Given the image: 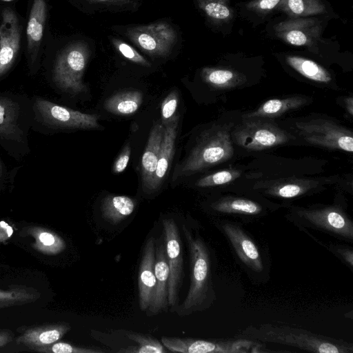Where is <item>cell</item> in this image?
Returning a JSON list of instances; mask_svg holds the SVG:
<instances>
[{
	"instance_id": "obj_1",
	"label": "cell",
	"mask_w": 353,
	"mask_h": 353,
	"mask_svg": "<svg viewBox=\"0 0 353 353\" xmlns=\"http://www.w3.org/2000/svg\"><path fill=\"white\" fill-rule=\"evenodd\" d=\"M182 230L189 252L190 283L187 296L176 312L179 316H187L210 308L216 299V293L209 246L199 232L194 233L185 225Z\"/></svg>"
},
{
	"instance_id": "obj_2",
	"label": "cell",
	"mask_w": 353,
	"mask_h": 353,
	"mask_svg": "<svg viewBox=\"0 0 353 353\" xmlns=\"http://www.w3.org/2000/svg\"><path fill=\"white\" fill-rule=\"evenodd\" d=\"M235 337L295 347L309 352H353L351 342L278 323L250 325L241 330Z\"/></svg>"
},
{
	"instance_id": "obj_3",
	"label": "cell",
	"mask_w": 353,
	"mask_h": 353,
	"mask_svg": "<svg viewBox=\"0 0 353 353\" xmlns=\"http://www.w3.org/2000/svg\"><path fill=\"white\" fill-rule=\"evenodd\" d=\"M215 225L223 234L232 254L250 279L256 284L267 283L271 269L268 248L250 233L242 223L223 219Z\"/></svg>"
},
{
	"instance_id": "obj_4",
	"label": "cell",
	"mask_w": 353,
	"mask_h": 353,
	"mask_svg": "<svg viewBox=\"0 0 353 353\" xmlns=\"http://www.w3.org/2000/svg\"><path fill=\"white\" fill-rule=\"evenodd\" d=\"M286 218L302 232L315 230L353 243V221L342 205L293 207Z\"/></svg>"
},
{
	"instance_id": "obj_5",
	"label": "cell",
	"mask_w": 353,
	"mask_h": 353,
	"mask_svg": "<svg viewBox=\"0 0 353 353\" xmlns=\"http://www.w3.org/2000/svg\"><path fill=\"white\" fill-rule=\"evenodd\" d=\"M231 125H214L203 132L195 146L176 169L173 180L189 176L231 159L234 148Z\"/></svg>"
},
{
	"instance_id": "obj_6",
	"label": "cell",
	"mask_w": 353,
	"mask_h": 353,
	"mask_svg": "<svg viewBox=\"0 0 353 353\" xmlns=\"http://www.w3.org/2000/svg\"><path fill=\"white\" fill-rule=\"evenodd\" d=\"M165 347L176 353H260L265 350L263 343L243 338L196 339L162 336Z\"/></svg>"
},
{
	"instance_id": "obj_7",
	"label": "cell",
	"mask_w": 353,
	"mask_h": 353,
	"mask_svg": "<svg viewBox=\"0 0 353 353\" xmlns=\"http://www.w3.org/2000/svg\"><path fill=\"white\" fill-rule=\"evenodd\" d=\"M90 57V49L83 41L68 46L57 58L53 80L62 90L77 94L86 90L83 75Z\"/></svg>"
},
{
	"instance_id": "obj_8",
	"label": "cell",
	"mask_w": 353,
	"mask_h": 353,
	"mask_svg": "<svg viewBox=\"0 0 353 353\" xmlns=\"http://www.w3.org/2000/svg\"><path fill=\"white\" fill-rule=\"evenodd\" d=\"M233 141L250 150H261L288 142L295 138L276 125L252 119H245L232 131Z\"/></svg>"
},
{
	"instance_id": "obj_9",
	"label": "cell",
	"mask_w": 353,
	"mask_h": 353,
	"mask_svg": "<svg viewBox=\"0 0 353 353\" xmlns=\"http://www.w3.org/2000/svg\"><path fill=\"white\" fill-rule=\"evenodd\" d=\"M298 134L306 142L348 152L353 151L352 132L327 119H312L295 124Z\"/></svg>"
},
{
	"instance_id": "obj_10",
	"label": "cell",
	"mask_w": 353,
	"mask_h": 353,
	"mask_svg": "<svg viewBox=\"0 0 353 353\" xmlns=\"http://www.w3.org/2000/svg\"><path fill=\"white\" fill-rule=\"evenodd\" d=\"M126 35L143 52L157 57L168 56L177 41L175 29L165 21L130 27Z\"/></svg>"
},
{
	"instance_id": "obj_11",
	"label": "cell",
	"mask_w": 353,
	"mask_h": 353,
	"mask_svg": "<svg viewBox=\"0 0 353 353\" xmlns=\"http://www.w3.org/2000/svg\"><path fill=\"white\" fill-rule=\"evenodd\" d=\"M34 111L40 121L51 128L61 129H97L99 116L74 110L42 98L34 101Z\"/></svg>"
},
{
	"instance_id": "obj_12",
	"label": "cell",
	"mask_w": 353,
	"mask_h": 353,
	"mask_svg": "<svg viewBox=\"0 0 353 353\" xmlns=\"http://www.w3.org/2000/svg\"><path fill=\"white\" fill-rule=\"evenodd\" d=\"M163 223L168 264L169 281L168 299L169 307H175L179 299V293L184 276L182 242L179 228L172 219H165Z\"/></svg>"
},
{
	"instance_id": "obj_13",
	"label": "cell",
	"mask_w": 353,
	"mask_h": 353,
	"mask_svg": "<svg viewBox=\"0 0 353 353\" xmlns=\"http://www.w3.org/2000/svg\"><path fill=\"white\" fill-rule=\"evenodd\" d=\"M322 21L317 17H301L281 21L274 26V34L284 42L311 49L317 47L323 32Z\"/></svg>"
},
{
	"instance_id": "obj_14",
	"label": "cell",
	"mask_w": 353,
	"mask_h": 353,
	"mask_svg": "<svg viewBox=\"0 0 353 353\" xmlns=\"http://www.w3.org/2000/svg\"><path fill=\"white\" fill-rule=\"evenodd\" d=\"M209 208L215 215L237 219L242 223L260 219L268 214L266 206L259 201L234 196L220 197L211 202Z\"/></svg>"
},
{
	"instance_id": "obj_15",
	"label": "cell",
	"mask_w": 353,
	"mask_h": 353,
	"mask_svg": "<svg viewBox=\"0 0 353 353\" xmlns=\"http://www.w3.org/2000/svg\"><path fill=\"white\" fill-rule=\"evenodd\" d=\"M21 41V28L14 12L6 8L2 12L0 25V77L5 74L15 61Z\"/></svg>"
},
{
	"instance_id": "obj_16",
	"label": "cell",
	"mask_w": 353,
	"mask_h": 353,
	"mask_svg": "<svg viewBox=\"0 0 353 353\" xmlns=\"http://www.w3.org/2000/svg\"><path fill=\"white\" fill-rule=\"evenodd\" d=\"M155 242L154 236L146 241L138 274L139 304L141 311H147L152 302L156 288L154 274Z\"/></svg>"
},
{
	"instance_id": "obj_17",
	"label": "cell",
	"mask_w": 353,
	"mask_h": 353,
	"mask_svg": "<svg viewBox=\"0 0 353 353\" xmlns=\"http://www.w3.org/2000/svg\"><path fill=\"white\" fill-rule=\"evenodd\" d=\"M169 268L167 260L165 245L163 234L155 242L154 274L156 288L152 302L148 310L152 314L168 311V289Z\"/></svg>"
},
{
	"instance_id": "obj_18",
	"label": "cell",
	"mask_w": 353,
	"mask_h": 353,
	"mask_svg": "<svg viewBox=\"0 0 353 353\" xmlns=\"http://www.w3.org/2000/svg\"><path fill=\"white\" fill-rule=\"evenodd\" d=\"M70 328V324L65 322L45 323L30 327L17 337L16 342L34 351L59 341Z\"/></svg>"
},
{
	"instance_id": "obj_19",
	"label": "cell",
	"mask_w": 353,
	"mask_h": 353,
	"mask_svg": "<svg viewBox=\"0 0 353 353\" xmlns=\"http://www.w3.org/2000/svg\"><path fill=\"white\" fill-rule=\"evenodd\" d=\"M179 120V115H174L170 121L163 125V139L151 192L157 191L161 186L170 169L174 154Z\"/></svg>"
},
{
	"instance_id": "obj_20",
	"label": "cell",
	"mask_w": 353,
	"mask_h": 353,
	"mask_svg": "<svg viewBox=\"0 0 353 353\" xmlns=\"http://www.w3.org/2000/svg\"><path fill=\"white\" fill-rule=\"evenodd\" d=\"M163 134V125L156 121L150 132L148 143L142 155L141 174L143 188L145 192H151L154 176Z\"/></svg>"
},
{
	"instance_id": "obj_21",
	"label": "cell",
	"mask_w": 353,
	"mask_h": 353,
	"mask_svg": "<svg viewBox=\"0 0 353 353\" xmlns=\"http://www.w3.org/2000/svg\"><path fill=\"white\" fill-rule=\"evenodd\" d=\"M21 113L17 101L10 97L0 95V139L21 141L23 135Z\"/></svg>"
},
{
	"instance_id": "obj_22",
	"label": "cell",
	"mask_w": 353,
	"mask_h": 353,
	"mask_svg": "<svg viewBox=\"0 0 353 353\" xmlns=\"http://www.w3.org/2000/svg\"><path fill=\"white\" fill-rule=\"evenodd\" d=\"M46 0H34L27 25L26 34L28 51L32 62L34 61L37 52L42 39L46 19Z\"/></svg>"
},
{
	"instance_id": "obj_23",
	"label": "cell",
	"mask_w": 353,
	"mask_h": 353,
	"mask_svg": "<svg viewBox=\"0 0 353 353\" xmlns=\"http://www.w3.org/2000/svg\"><path fill=\"white\" fill-rule=\"evenodd\" d=\"M201 10L216 28L231 27L234 20V11L231 0H196Z\"/></svg>"
},
{
	"instance_id": "obj_24",
	"label": "cell",
	"mask_w": 353,
	"mask_h": 353,
	"mask_svg": "<svg viewBox=\"0 0 353 353\" xmlns=\"http://www.w3.org/2000/svg\"><path fill=\"white\" fill-rule=\"evenodd\" d=\"M307 99L300 96H292L284 99H270L263 103L255 111L243 115L245 119L274 118L286 112L304 105Z\"/></svg>"
},
{
	"instance_id": "obj_25",
	"label": "cell",
	"mask_w": 353,
	"mask_h": 353,
	"mask_svg": "<svg viewBox=\"0 0 353 353\" xmlns=\"http://www.w3.org/2000/svg\"><path fill=\"white\" fill-rule=\"evenodd\" d=\"M26 232L34 239L33 249L46 255H57L66 247L65 241L55 232L39 226H32Z\"/></svg>"
},
{
	"instance_id": "obj_26",
	"label": "cell",
	"mask_w": 353,
	"mask_h": 353,
	"mask_svg": "<svg viewBox=\"0 0 353 353\" xmlns=\"http://www.w3.org/2000/svg\"><path fill=\"white\" fill-rule=\"evenodd\" d=\"M277 11L291 19L316 17L329 12L323 0H283Z\"/></svg>"
},
{
	"instance_id": "obj_27",
	"label": "cell",
	"mask_w": 353,
	"mask_h": 353,
	"mask_svg": "<svg viewBox=\"0 0 353 353\" xmlns=\"http://www.w3.org/2000/svg\"><path fill=\"white\" fill-rule=\"evenodd\" d=\"M142 92L137 90L119 92L108 99L104 108L117 115H130L137 111L142 103Z\"/></svg>"
},
{
	"instance_id": "obj_28",
	"label": "cell",
	"mask_w": 353,
	"mask_h": 353,
	"mask_svg": "<svg viewBox=\"0 0 353 353\" xmlns=\"http://www.w3.org/2000/svg\"><path fill=\"white\" fill-rule=\"evenodd\" d=\"M134 208V201L127 196L109 195L101 203L103 218L114 225L130 216Z\"/></svg>"
},
{
	"instance_id": "obj_29",
	"label": "cell",
	"mask_w": 353,
	"mask_h": 353,
	"mask_svg": "<svg viewBox=\"0 0 353 353\" xmlns=\"http://www.w3.org/2000/svg\"><path fill=\"white\" fill-rule=\"evenodd\" d=\"M201 76L203 81L212 87L219 89H229L241 85L246 77L239 72L223 68H205Z\"/></svg>"
},
{
	"instance_id": "obj_30",
	"label": "cell",
	"mask_w": 353,
	"mask_h": 353,
	"mask_svg": "<svg viewBox=\"0 0 353 353\" xmlns=\"http://www.w3.org/2000/svg\"><path fill=\"white\" fill-rule=\"evenodd\" d=\"M286 62L292 68L311 81L327 83L332 80L330 72L312 60L296 55H288Z\"/></svg>"
},
{
	"instance_id": "obj_31",
	"label": "cell",
	"mask_w": 353,
	"mask_h": 353,
	"mask_svg": "<svg viewBox=\"0 0 353 353\" xmlns=\"http://www.w3.org/2000/svg\"><path fill=\"white\" fill-rule=\"evenodd\" d=\"M40 296V292L32 287L11 285L9 290H0V309L34 303Z\"/></svg>"
},
{
	"instance_id": "obj_32",
	"label": "cell",
	"mask_w": 353,
	"mask_h": 353,
	"mask_svg": "<svg viewBox=\"0 0 353 353\" xmlns=\"http://www.w3.org/2000/svg\"><path fill=\"white\" fill-rule=\"evenodd\" d=\"M283 0H250L241 6V15L248 20L261 22L275 11Z\"/></svg>"
},
{
	"instance_id": "obj_33",
	"label": "cell",
	"mask_w": 353,
	"mask_h": 353,
	"mask_svg": "<svg viewBox=\"0 0 353 353\" xmlns=\"http://www.w3.org/2000/svg\"><path fill=\"white\" fill-rule=\"evenodd\" d=\"M125 335L130 340L135 341L138 345L122 349L119 350L120 352L165 353L167 352L162 343L150 335L133 332H128Z\"/></svg>"
},
{
	"instance_id": "obj_34",
	"label": "cell",
	"mask_w": 353,
	"mask_h": 353,
	"mask_svg": "<svg viewBox=\"0 0 353 353\" xmlns=\"http://www.w3.org/2000/svg\"><path fill=\"white\" fill-rule=\"evenodd\" d=\"M311 186L299 183H288L274 185L268 189L265 192L274 197L291 199L304 195L310 190Z\"/></svg>"
},
{
	"instance_id": "obj_35",
	"label": "cell",
	"mask_w": 353,
	"mask_h": 353,
	"mask_svg": "<svg viewBox=\"0 0 353 353\" xmlns=\"http://www.w3.org/2000/svg\"><path fill=\"white\" fill-rule=\"evenodd\" d=\"M304 232L341 260L351 271L353 270V248L351 246L341 243H326L314 237L310 232Z\"/></svg>"
},
{
	"instance_id": "obj_36",
	"label": "cell",
	"mask_w": 353,
	"mask_h": 353,
	"mask_svg": "<svg viewBox=\"0 0 353 353\" xmlns=\"http://www.w3.org/2000/svg\"><path fill=\"white\" fill-rule=\"evenodd\" d=\"M240 175L241 172L236 170H221L201 178L196 185L200 188L221 185L233 181Z\"/></svg>"
},
{
	"instance_id": "obj_37",
	"label": "cell",
	"mask_w": 353,
	"mask_h": 353,
	"mask_svg": "<svg viewBox=\"0 0 353 353\" xmlns=\"http://www.w3.org/2000/svg\"><path fill=\"white\" fill-rule=\"evenodd\" d=\"M41 353H103V350L90 348L88 347L76 346L72 344L57 341L47 346L34 350Z\"/></svg>"
},
{
	"instance_id": "obj_38",
	"label": "cell",
	"mask_w": 353,
	"mask_h": 353,
	"mask_svg": "<svg viewBox=\"0 0 353 353\" xmlns=\"http://www.w3.org/2000/svg\"><path fill=\"white\" fill-rule=\"evenodd\" d=\"M111 41L117 50L125 59L139 65L150 66V62L130 44L117 38H112Z\"/></svg>"
},
{
	"instance_id": "obj_39",
	"label": "cell",
	"mask_w": 353,
	"mask_h": 353,
	"mask_svg": "<svg viewBox=\"0 0 353 353\" xmlns=\"http://www.w3.org/2000/svg\"><path fill=\"white\" fill-rule=\"evenodd\" d=\"M179 101V94L176 90L172 91L162 101L161 113L162 124L165 125L175 115Z\"/></svg>"
},
{
	"instance_id": "obj_40",
	"label": "cell",
	"mask_w": 353,
	"mask_h": 353,
	"mask_svg": "<svg viewBox=\"0 0 353 353\" xmlns=\"http://www.w3.org/2000/svg\"><path fill=\"white\" fill-rule=\"evenodd\" d=\"M89 3L99 5L107 8H129L134 6L138 0H84Z\"/></svg>"
},
{
	"instance_id": "obj_41",
	"label": "cell",
	"mask_w": 353,
	"mask_h": 353,
	"mask_svg": "<svg viewBox=\"0 0 353 353\" xmlns=\"http://www.w3.org/2000/svg\"><path fill=\"white\" fill-rule=\"evenodd\" d=\"M130 146L129 145H125L114 161L112 168L114 173H121L125 170L130 160Z\"/></svg>"
},
{
	"instance_id": "obj_42",
	"label": "cell",
	"mask_w": 353,
	"mask_h": 353,
	"mask_svg": "<svg viewBox=\"0 0 353 353\" xmlns=\"http://www.w3.org/2000/svg\"><path fill=\"white\" fill-rule=\"evenodd\" d=\"M14 334L9 330L0 329V347H3L13 340Z\"/></svg>"
},
{
	"instance_id": "obj_43",
	"label": "cell",
	"mask_w": 353,
	"mask_h": 353,
	"mask_svg": "<svg viewBox=\"0 0 353 353\" xmlns=\"http://www.w3.org/2000/svg\"><path fill=\"white\" fill-rule=\"evenodd\" d=\"M2 172H3V169H2V165H1V163L0 162V179L2 176Z\"/></svg>"
},
{
	"instance_id": "obj_44",
	"label": "cell",
	"mask_w": 353,
	"mask_h": 353,
	"mask_svg": "<svg viewBox=\"0 0 353 353\" xmlns=\"http://www.w3.org/2000/svg\"><path fill=\"white\" fill-rule=\"evenodd\" d=\"M0 1H13V0H0Z\"/></svg>"
}]
</instances>
